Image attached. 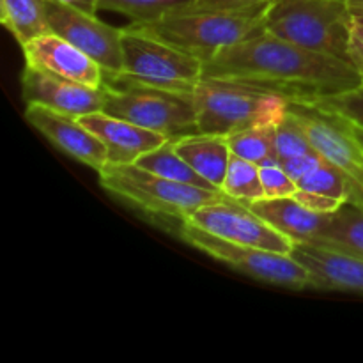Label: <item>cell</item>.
<instances>
[{"label":"cell","instance_id":"obj_1","mask_svg":"<svg viewBox=\"0 0 363 363\" xmlns=\"http://www.w3.org/2000/svg\"><path fill=\"white\" fill-rule=\"evenodd\" d=\"M202 78L243 82L294 103H315L363 82L347 60L303 48L264 28L204 62Z\"/></svg>","mask_w":363,"mask_h":363},{"label":"cell","instance_id":"obj_2","mask_svg":"<svg viewBox=\"0 0 363 363\" xmlns=\"http://www.w3.org/2000/svg\"><path fill=\"white\" fill-rule=\"evenodd\" d=\"M269 4L272 0L238 9H202L188 6L172 11L160 20L131 23V27L208 62L223 48L264 28Z\"/></svg>","mask_w":363,"mask_h":363},{"label":"cell","instance_id":"obj_3","mask_svg":"<svg viewBox=\"0 0 363 363\" xmlns=\"http://www.w3.org/2000/svg\"><path fill=\"white\" fill-rule=\"evenodd\" d=\"M199 133L229 135L259 124H279L289 101L275 92L229 80L202 78L194 89Z\"/></svg>","mask_w":363,"mask_h":363},{"label":"cell","instance_id":"obj_4","mask_svg":"<svg viewBox=\"0 0 363 363\" xmlns=\"http://www.w3.org/2000/svg\"><path fill=\"white\" fill-rule=\"evenodd\" d=\"M103 112L156 131L169 140L199 133L194 92L170 91L130 80L123 73L105 74Z\"/></svg>","mask_w":363,"mask_h":363},{"label":"cell","instance_id":"obj_5","mask_svg":"<svg viewBox=\"0 0 363 363\" xmlns=\"http://www.w3.org/2000/svg\"><path fill=\"white\" fill-rule=\"evenodd\" d=\"M99 184L110 195L160 220L184 222L202 206L225 197L227 194L209 188L191 186L165 179L142 169L137 163L110 165L99 172Z\"/></svg>","mask_w":363,"mask_h":363},{"label":"cell","instance_id":"obj_6","mask_svg":"<svg viewBox=\"0 0 363 363\" xmlns=\"http://www.w3.org/2000/svg\"><path fill=\"white\" fill-rule=\"evenodd\" d=\"M351 20L353 14L346 0H272L264 30L350 62Z\"/></svg>","mask_w":363,"mask_h":363},{"label":"cell","instance_id":"obj_7","mask_svg":"<svg viewBox=\"0 0 363 363\" xmlns=\"http://www.w3.org/2000/svg\"><path fill=\"white\" fill-rule=\"evenodd\" d=\"M123 74L130 80L170 91L194 92L202 80L204 62L131 25L123 28Z\"/></svg>","mask_w":363,"mask_h":363},{"label":"cell","instance_id":"obj_8","mask_svg":"<svg viewBox=\"0 0 363 363\" xmlns=\"http://www.w3.org/2000/svg\"><path fill=\"white\" fill-rule=\"evenodd\" d=\"M179 236L190 247L259 282L284 289H311V273L296 259L291 257V254H279L264 248L233 243L186 220L179 222Z\"/></svg>","mask_w":363,"mask_h":363},{"label":"cell","instance_id":"obj_9","mask_svg":"<svg viewBox=\"0 0 363 363\" xmlns=\"http://www.w3.org/2000/svg\"><path fill=\"white\" fill-rule=\"evenodd\" d=\"M287 110L305 131L315 152L344 174L350 184L347 201L363 204V147L350 123L314 103L289 101Z\"/></svg>","mask_w":363,"mask_h":363},{"label":"cell","instance_id":"obj_10","mask_svg":"<svg viewBox=\"0 0 363 363\" xmlns=\"http://www.w3.org/2000/svg\"><path fill=\"white\" fill-rule=\"evenodd\" d=\"M186 222L238 245L264 248L279 254H291L294 247L289 238L273 229L266 220L252 211L250 206L229 195L199 208Z\"/></svg>","mask_w":363,"mask_h":363},{"label":"cell","instance_id":"obj_11","mask_svg":"<svg viewBox=\"0 0 363 363\" xmlns=\"http://www.w3.org/2000/svg\"><path fill=\"white\" fill-rule=\"evenodd\" d=\"M46 20L50 30L92 57L105 74L123 73V28L112 27L96 14L60 0H46Z\"/></svg>","mask_w":363,"mask_h":363},{"label":"cell","instance_id":"obj_12","mask_svg":"<svg viewBox=\"0 0 363 363\" xmlns=\"http://www.w3.org/2000/svg\"><path fill=\"white\" fill-rule=\"evenodd\" d=\"M25 119L55 147L77 162L94 169L98 174L108 163L105 144L89 128H85L78 117L28 103L25 108Z\"/></svg>","mask_w":363,"mask_h":363},{"label":"cell","instance_id":"obj_13","mask_svg":"<svg viewBox=\"0 0 363 363\" xmlns=\"http://www.w3.org/2000/svg\"><path fill=\"white\" fill-rule=\"evenodd\" d=\"M21 50H23L25 66L91 87L105 85L103 67L92 57L55 32L38 35L21 46Z\"/></svg>","mask_w":363,"mask_h":363},{"label":"cell","instance_id":"obj_14","mask_svg":"<svg viewBox=\"0 0 363 363\" xmlns=\"http://www.w3.org/2000/svg\"><path fill=\"white\" fill-rule=\"evenodd\" d=\"M21 94L25 103L48 106L57 112L73 117L101 112L105 106L106 87H91L43 73L35 67L25 66L21 73Z\"/></svg>","mask_w":363,"mask_h":363},{"label":"cell","instance_id":"obj_15","mask_svg":"<svg viewBox=\"0 0 363 363\" xmlns=\"http://www.w3.org/2000/svg\"><path fill=\"white\" fill-rule=\"evenodd\" d=\"M291 257L311 273V289L363 294V257L312 243H294Z\"/></svg>","mask_w":363,"mask_h":363},{"label":"cell","instance_id":"obj_16","mask_svg":"<svg viewBox=\"0 0 363 363\" xmlns=\"http://www.w3.org/2000/svg\"><path fill=\"white\" fill-rule=\"evenodd\" d=\"M85 128L92 131L105 144L110 165L137 163L144 155L165 144L169 138L156 131L145 130L106 112H94L78 117Z\"/></svg>","mask_w":363,"mask_h":363},{"label":"cell","instance_id":"obj_17","mask_svg":"<svg viewBox=\"0 0 363 363\" xmlns=\"http://www.w3.org/2000/svg\"><path fill=\"white\" fill-rule=\"evenodd\" d=\"M273 229L289 238L293 243H315L319 240L328 215H319L291 197L259 199L248 204Z\"/></svg>","mask_w":363,"mask_h":363},{"label":"cell","instance_id":"obj_18","mask_svg":"<svg viewBox=\"0 0 363 363\" xmlns=\"http://www.w3.org/2000/svg\"><path fill=\"white\" fill-rule=\"evenodd\" d=\"M176 151L181 158L186 160L206 181L222 191L225 179L227 165L230 160V147L227 137L222 135L195 133L174 140Z\"/></svg>","mask_w":363,"mask_h":363},{"label":"cell","instance_id":"obj_19","mask_svg":"<svg viewBox=\"0 0 363 363\" xmlns=\"http://www.w3.org/2000/svg\"><path fill=\"white\" fill-rule=\"evenodd\" d=\"M312 245L363 257V204L344 201L335 213L328 215L319 240Z\"/></svg>","mask_w":363,"mask_h":363},{"label":"cell","instance_id":"obj_20","mask_svg":"<svg viewBox=\"0 0 363 363\" xmlns=\"http://www.w3.org/2000/svg\"><path fill=\"white\" fill-rule=\"evenodd\" d=\"M0 20L20 46L50 30L46 0H0Z\"/></svg>","mask_w":363,"mask_h":363},{"label":"cell","instance_id":"obj_21","mask_svg":"<svg viewBox=\"0 0 363 363\" xmlns=\"http://www.w3.org/2000/svg\"><path fill=\"white\" fill-rule=\"evenodd\" d=\"M138 167L149 170V172L162 176L165 179L177 181L183 184H191V186L209 188V190H216L209 181H206L190 163L184 158H181L176 151V144L174 140H167L160 147L152 149L147 155L142 156L137 162Z\"/></svg>","mask_w":363,"mask_h":363},{"label":"cell","instance_id":"obj_22","mask_svg":"<svg viewBox=\"0 0 363 363\" xmlns=\"http://www.w3.org/2000/svg\"><path fill=\"white\" fill-rule=\"evenodd\" d=\"M277 126L279 124H259V126L247 128V130L236 131L229 135L230 152L240 158L250 160L257 165H268V163H277Z\"/></svg>","mask_w":363,"mask_h":363},{"label":"cell","instance_id":"obj_23","mask_svg":"<svg viewBox=\"0 0 363 363\" xmlns=\"http://www.w3.org/2000/svg\"><path fill=\"white\" fill-rule=\"evenodd\" d=\"M222 191L229 197L236 199V201L245 202V204L264 199V190H262L261 183V167L250 160L230 155Z\"/></svg>","mask_w":363,"mask_h":363},{"label":"cell","instance_id":"obj_24","mask_svg":"<svg viewBox=\"0 0 363 363\" xmlns=\"http://www.w3.org/2000/svg\"><path fill=\"white\" fill-rule=\"evenodd\" d=\"M194 2L195 0H98V7L124 14L131 23H149Z\"/></svg>","mask_w":363,"mask_h":363},{"label":"cell","instance_id":"obj_25","mask_svg":"<svg viewBox=\"0 0 363 363\" xmlns=\"http://www.w3.org/2000/svg\"><path fill=\"white\" fill-rule=\"evenodd\" d=\"M296 184L298 190L325 194L330 197L342 199V201L350 199V184H347L344 174L333 165L326 163L325 160L318 163L312 170H308L303 177H300Z\"/></svg>","mask_w":363,"mask_h":363},{"label":"cell","instance_id":"obj_26","mask_svg":"<svg viewBox=\"0 0 363 363\" xmlns=\"http://www.w3.org/2000/svg\"><path fill=\"white\" fill-rule=\"evenodd\" d=\"M275 147L279 162L315 151L312 147L311 140L307 138V135H305V131L301 130L300 124L289 113V110H287V116L284 117L282 123H279V126H277Z\"/></svg>","mask_w":363,"mask_h":363},{"label":"cell","instance_id":"obj_27","mask_svg":"<svg viewBox=\"0 0 363 363\" xmlns=\"http://www.w3.org/2000/svg\"><path fill=\"white\" fill-rule=\"evenodd\" d=\"M314 105L350 121L354 126L363 128V82L357 87L350 89V91L319 99Z\"/></svg>","mask_w":363,"mask_h":363},{"label":"cell","instance_id":"obj_28","mask_svg":"<svg viewBox=\"0 0 363 363\" xmlns=\"http://www.w3.org/2000/svg\"><path fill=\"white\" fill-rule=\"evenodd\" d=\"M259 167H261V183L262 190H264V197H291V195L296 194V181L286 172V169L280 165V162Z\"/></svg>","mask_w":363,"mask_h":363},{"label":"cell","instance_id":"obj_29","mask_svg":"<svg viewBox=\"0 0 363 363\" xmlns=\"http://www.w3.org/2000/svg\"><path fill=\"white\" fill-rule=\"evenodd\" d=\"M296 201H300L305 208L312 209L314 213L319 215H332L342 204V199L330 197L325 194H315V191H305V190H296V194L293 195Z\"/></svg>","mask_w":363,"mask_h":363},{"label":"cell","instance_id":"obj_30","mask_svg":"<svg viewBox=\"0 0 363 363\" xmlns=\"http://www.w3.org/2000/svg\"><path fill=\"white\" fill-rule=\"evenodd\" d=\"M350 62L363 78V16H353L350 28Z\"/></svg>","mask_w":363,"mask_h":363},{"label":"cell","instance_id":"obj_31","mask_svg":"<svg viewBox=\"0 0 363 363\" xmlns=\"http://www.w3.org/2000/svg\"><path fill=\"white\" fill-rule=\"evenodd\" d=\"M321 162H323L321 156H319L315 151H312V152H307V155L294 156V158L284 160V162H280V165L286 169V172L289 174L294 181H298L300 177H303L308 170H312L315 165H318V163H321Z\"/></svg>","mask_w":363,"mask_h":363},{"label":"cell","instance_id":"obj_32","mask_svg":"<svg viewBox=\"0 0 363 363\" xmlns=\"http://www.w3.org/2000/svg\"><path fill=\"white\" fill-rule=\"evenodd\" d=\"M262 2H269V0H195L191 6L202 7V9H238V7H248Z\"/></svg>","mask_w":363,"mask_h":363},{"label":"cell","instance_id":"obj_33","mask_svg":"<svg viewBox=\"0 0 363 363\" xmlns=\"http://www.w3.org/2000/svg\"><path fill=\"white\" fill-rule=\"evenodd\" d=\"M60 2L69 4V6L78 7V9H82V11H87V13H91V14H96L99 9L98 0H60Z\"/></svg>","mask_w":363,"mask_h":363},{"label":"cell","instance_id":"obj_34","mask_svg":"<svg viewBox=\"0 0 363 363\" xmlns=\"http://www.w3.org/2000/svg\"><path fill=\"white\" fill-rule=\"evenodd\" d=\"M353 16H363V0H346Z\"/></svg>","mask_w":363,"mask_h":363},{"label":"cell","instance_id":"obj_35","mask_svg":"<svg viewBox=\"0 0 363 363\" xmlns=\"http://www.w3.org/2000/svg\"><path fill=\"white\" fill-rule=\"evenodd\" d=\"M347 123H350V121H347ZM350 126H351V131H353V135L357 137V140L360 142L362 147H363V128L354 126V124H351V123H350Z\"/></svg>","mask_w":363,"mask_h":363}]
</instances>
